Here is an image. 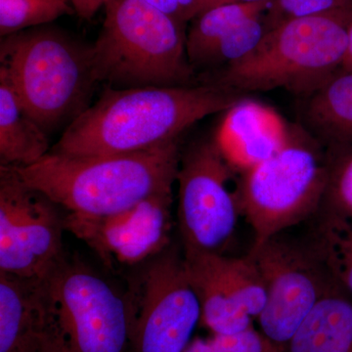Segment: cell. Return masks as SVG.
Returning <instances> with one entry per match:
<instances>
[{"instance_id": "cell-8", "label": "cell", "mask_w": 352, "mask_h": 352, "mask_svg": "<svg viewBox=\"0 0 352 352\" xmlns=\"http://www.w3.org/2000/svg\"><path fill=\"white\" fill-rule=\"evenodd\" d=\"M143 266L129 291L134 311L131 352H184L201 317L184 256L168 248Z\"/></svg>"}, {"instance_id": "cell-12", "label": "cell", "mask_w": 352, "mask_h": 352, "mask_svg": "<svg viewBox=\"0 0 352 352\" xmlns=\"http://www.w3.org/2000/svg\"><path fill=\"white\" fill-rule=\"evenodd\" d=\"M173 203V190L161 192L116 214L67 212L65 226L104 263L131 267L147 263L170 248Z\"/></svg>"}, {"instance_id": "cell-7", "label": "cell", "mask_w": 352, "mask_h": 352, "mask_svg": "<svg viewBox=\"0 0 352 352\" xmlns=\"http://www.w3.org/2000/svg\"><path fill=\"white\" fill-rule=\"evenodd\" d=\"M45 280L67 352H131L129 292L68 256Z\"/></svg>"}, {"instance_id": "cell-24", "label": "cell", "mask_w": 352, "mask_h": 352, "mask_svg": "<svg viewBox=\"0 0 352 352\" xmlns=\"http://www.w3.org/2000/svg\"><path fill=\"white\" fill-rule=\"evenodd\" d=\"M351 6L352 0H272L268 10L272 17L270 28L292 18L332 12Z\"/></svg>"}, {"instance_id": "cell-16", "label": "cell", "mask_w": 352, "mask_h": 352, "mask_svg": "<svg viewBox=\"0 0 352 352\" xmlns=\"http://www.w3.org/2000/svg\"><path fill=\"white\" fill-rule=\"evenodd\" d=\"M303 122L338 157L352 153V72L333 76L308 95Z\"/></svg>"}, {"instance_id": "cell-25", "label": "cell", "mask_w": 352, "mask_h": 352, "mask_svg": "<svg viewBox=\"0 0 352 352\" xmlns=\"http://www.w3.org/2000/svg\"><path fill=\"white\" fill-rule=\"evenodd\" d=\"M159 10L183 23H188L199 13L203 0H145Z\"/></svg>"}, {"instance_id": "cell-29", "label": "cell", "mask_w": 352, "mask_h": 352, "mask_svg": "<svg viewBox=\"0 0 352 352\" xmlns=\"http://www.w3.org/2000/svg\"><path fill=\"white\" fill-rule=\"evenodd\" d=\"M206 1H208V0H203V1H201L200 8H199V13H200L201 7H203V6H204V4H205ZM199 13H198V15H199ZM198 15H197V16H198Z\"/></svg>"}, {"instance_id": "cell-27", "label": "cell", "mask_w": 352, "mask_h": 352, "mask_svg": "<svg viewBox=\"0 0 352 352\" xmlns=\"http://www.w3.org/2000/svg\"><path fill=\"white\" fill-rule=\"evenodd\" d=\"M268 1V0H208L205 2L203 7H201L200 13L207 10L212 7L223 6V4L229 3H254V2ZM199 13V14H200Z\"/></svg>"}, {"instance_id": "cell-19", "label": "cell", "mask_w": 352, "mask_h": 352, "mask_svg": "<svg viewBox=\"0 0 352 352\" xmlns=\"http://www.w3.org/2000/svg\"><path fill=\"white\" fill-rule=\"evenodd\" d=\"M311 241L333 284L352 300V219L322 212Z\"/></svg>"}, {"instance_id": "cell-9", "label": "cell", "mask_w": 352, "mask_h": 352, "mask_svg": "<svg viewBox=\"0 0 352 352\" xmlns=\"http://www.w3.org/2000/svg\"><path fill=\"white\" fill-rule=\"evenodd\" d=\"M265 283L267 300L258 317L259 331L285 346L307 315L335 286L316 248L287 240L283 233L249 252Z\"/></svg>"}, {"instance_id": "cell-23", "label": "cell", "mask_w": 352, "mask_h": 352, "mask_svg": "<svg viewBox=\"0 0 352 352\" xmlns=\"http://www.w3.org/2000/svg\"><path fill=\"white\" fill-rule=\"evenodd\" d=\"M321 210L352 219V153L331 160L330 178Z\"/></svg>"}, {"instance_id": "cell-15", "label": "cell", "mask_w": 352, "mask_h": 352, "mask_svg": "<svg viewBox=\"0 0 352 352\" xmlns=\"http://www.w3.org/2000/svg\"><path fill=\"white\" fill-rule=\"evenodd\" d=\"M212 141L231 170L242 175L282 151L293 138L276 110L241 99L226 111Z\"/></svg>"}, {"instance_id": "cell-31", "label": "cell", "mask_w": 352, "mask_h": 352, "mask_svg": "<svg viewBox=\"0 0 352 352\" xmlns=\"http://www.w3.org/2000/svg\"><path fill=\"white\" fill-rule=\"evenodd\" d=\"M63 1H66L68 2V3H69V0H63Z\"/></svg>"}, {"instance_id": "cell-10", "label": "cell", "mask_w": 352, "mask_h": 352, "mask_svg": "<svg viewBox=\"0 0 352 352\" xmlns=\"http://www.w3.org/2000/svg\"><path fill=\"white\" fill-rule=\"evenodd\" d=\"M60 208L12 166H0V272L45 279L63 263L66 214Z\"/></svg>"}, {"instance_id": "cell-17", "label": "cell", "mask_w": 352, "mask_h": 352, "mask_svg": "<svg viewBox=\"0 0 352 352\" xmlns=\"http://www.w3.org/2000/svg\"><path fill=\"white\" fill-rule=\"evenodd\" d=\"M284 352H352V300L333 287L285 344Z\"/></svg>"}, {"instance_id": "cell-4", "label": "cell", "mask_w": 352, "mask_h": 352, "mask_svg": "<svg viewBox=\"0 0 352 352\" xmlns=\"http://www.w3.org/2000/svg\"><path fill=\"white\" fill-rule=\"evenodd\" d=\"M351 7L278 23L247 56L222 69L212 85L239 94L284 88L308 96L344 62Z\"/></svg>"}, {"instance_id": "cell-6", "label": "cell", "mask_w": 352, "mask_h": 352, "mask_svg": "<svg viewBox=\"0 0 352 352\" xmlns=\"http://www.w3.org/2000/svg\"><path fill=\"white\" fill-rule=\"evenodd\" d=\"M330 173L331 161L293 139L282 151L242 173L234 193L254 233L252 247L316 214Z\"/></svg>"}, {"instance_id": "cell-30", "label": "cell", "mask_w": 352, "mask_h": 352, "mask_svg": "<svg viewBox=\"0 0 352 352\" xmlns=\"http://www.w3.org/2000/svg\"><path fill=\"white\" fill-rule=\"evenodd\" d=\"M50 352H67L66 351V349H57V351H50Z\"/></svg>"}, {"instance_id": "cell-14", "label": "cell", "mask_w": 352, "mask_h": 352, "mask_svg": "<svg viewBox=\"0 0 352 352\" xmlns=\"http://www.w3.org/2000/svg\"><path fill=\"white\" fill-rule=\"evenodd\" d=\"M65 346L45 279L0 272V352H50Z\"/></svg>"}, {"instance_id": "cell-3", "label": "cell", "mask_w": 352, "mask_h": 352, "mask_svg": "<svg viewBox=\"0 0 352 352\" xmlns=\"http://www.w3.org/2000/svg\"><path fill=\"white\" fill-rule=\"evenodd\" d=\"M104 7L103 27L90 45L97 83L115 88L196 85L186 23L145 0H108Z\"/></svg>"}, {"instance_id": "cell-2", "label": "cell", "mask_w": 352, "mask_h": 352, "mask_svg": "<svg viewBox=\"0 0 352 352\" xmlns=\"http://www.w3.org/2000/svg\"><path fill=\"white\" fill-rule=\"evenodd\" d=\"M179 139L145 151L116 155L51 152L15 168L21 179L71 214L108 215L170 191L179 168Z\"/></svg>"}, {"instance_id": "cell-13", "label": "cell", "mask_w": 352, "mask_h": 352, "mask_svg": "<svg viewBox=\"0 0 352 352\" xmlns=\"http://www.w3.org/2000/svg\"><path fill=\"white\" fill-rule=\"evenodd\" d=\"M184 256L190 283L201 305V324L214 335H237L254 328L265 307L267 293L261 272L249 254Z\"/></svg>"}, {"instance_id": "cell-26", "label": "cell", "mask_w": 352, "mask_h": 352, "mask_svg": "<svg viewBox=\"0 0 352 352\" xmlns=\"http://www.w3.org/2000/svg\"><path fill=\"white\" fill-rule=\"evenodd\" d=\"M108 0H69L75 13L80 19L90 20Z\"/></svg>"}, {"instance_id": "cell-20", "label": "cell", "mask_w": 352, "mask_h": 352, "mask_svg": "<svg viewBox=\"0 0 352 352\" xmlns=\"http://www.w3.org/2000/svg\"><path fill=\"white\" fill-rule=\"evenodd\" d=\"M265 13L250 18L215 39L190 59L194 69L226 68L251 53L270 29Z\"/></svg>"}, {"instance_id": "cell-5", "label": "cell", "mask_w": 352, "mask_h": 352, "mask_svg": "<svg viewBox=\"0 0 352 352\" xmlns=\"http://www.w3.org/2000/svg\"><path fill=\"white\" fill-rule=\"evenodd\" d=\"M0 76L46 133L82 113L97 83L90 46L43 25L1 38Z\"/></svg>"}, {"instance_id": "cell-21", "label": "cell", "mask_w": 352, "mask_h": 352, "mask_svg": "<svg viewBox=\"0 0 352 352\" xmlns=\"http://www.w3.org/2000/svg\"><path fill=\"white\" fill-rule=\"evenodd\" d=\"M74 13L71 4L63 0H0V36L41 27Z\"/></svg>"}, {"instance_id": "cell-22", "label": "cell", "mask_w": 352, "mask_h": 352, "mask_svg": "<svg viewBox=\"0 0 352 352\" xmlns=\"http://www.w3.org/2000/svg\"><path fill=\"white\" fill-rule=\"evenodd\" d=\"M184 352H284V347L254 327L237 335L194 338Z\"/></svg>"}, {"instance_id": "cell-28", "label": "cell", "mask_w": 352, "mask_h": 352, "mask_svg": "<svg viewBox=\"0 0 352 352\" xmlns=\"http://www.w3.org/2000/svg\"><path fill=\"white\" fill-rule=\"evenodd\" d=\"M342 64H346V66L352 67V23L351 25H349V43H347L346 56H344Z\"/></svg>"}, {"instance_id": "cell-1", "label": "cell", "mask_w": 352, "mask_h": 352, "mask_svg": "<svg viewBox=\"0 0 352 352\" xmlns=\"http://www.w3.org/2000/svg\"><path fill=\"white\" fill-rule=\"evenodd\" d=\"M242 98L229 88L107 87L98 101L65 129L51 152L76 156L126 154L180 139L199 120L223 112Z\"/></svg>"}, {"instance_id": "cell-11", "label": "cell", "mask_w": 352, "mask_h": 352, "mask_svg": "<svg viewBox=\"0 0 352 352\" xmlns=\"http://www.w3.org/2000/svg\"><path fill=\"white\" fill-rule=\"evenodd\" d=\"M233 173L212 140L182 155L176 182L183 256L224 254L230 244L240 214L229 189Z\"/></svg>"}, {"instance_id": "cell-18", "label": "cell", "mask_w": 352, "mask_h": 352, "mask_svg": "<svg viewBox=\"0 0 352 352\" xmlns=\"http://www.w3.org/2000/svg\"><path fill=\"white\" fill-rule=\"evenodd\" d=\"M50 151L47 133L28 115L10 83L0 76V166L25 168Z\"/></svg>"}]
</instances>
